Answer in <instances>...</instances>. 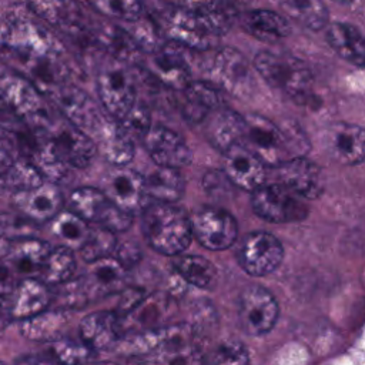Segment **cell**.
Wrapping results in <instances>:
<instances>
[{"instance_id":"b9f144b4","label":"cell","mask_w":365,"mask_h":365,"mask_svg":"<svg viewBox=\"0 0 365 365\" xmlns=\"http://www.w3.org/2000/svg\"><path fill=\"white\" fill-rule=\"evenodd\" d=\"M78 4H84L96 10L97 13L125 20L128 23L138 20L145 14L143 0H76Z\"/></svg>"},{"instance_id":"60d3db41","label":"cell","mask_w":365,"mask_h":365,"mask_svg":"<svg viewBox=\"0 0 365 365\" xmlns=\"http://www.w3.org/2000/svg\"><path fill=\"white\" fill-rule=\"evenodd\" d=\"M51 231L70 248H80L90 232L87 221L73 211H58L53 218Z\"/></svg>"},{"instance_id":"7bdbcfd3","label":"cell","mask_w":365,"mask_h":365,"mask_svg":"<svg viewBox=\"0 0 365 365\" xmlns=\"http://www.w3.org/2000/svg\"><path fill=\"white\" fill-rule=\"evenodd\" d=\"M115 235L113 231L100 227V228H90L88 235L86 237L84 242L80 245L78 251L84 261L93 262L96 259L108 257L113 254L115 247Z\"/></svg>"},{"instance_id":"603a6c76","label":"cell","mask_w":365,"mask_h":365,"mask_svg":"<svg viewBox=\"0 0 365 365\" xmlns=\"http://www.w3.org/2000/svg\"><path fill=\"white\" fill-rule=\"evenodd\" d=\"M328 154L344 165H356L364 161L365 131L352 123H334L325 131Z\"/></svg>"},{"instance_id":"d6986e66","label":"cell","mask_w":365,"mask_h":365,"mask_svg":"<svg viewBox=\"0 0 365 365\" xmlns=\"http://www.w3.org/2000/svg\"><path fill=\"white\" fill-rule=\"evenodd\" d=\"M143 143L157 165L180 170L188 165L192 160V153L184 138L167 127H150Z\"/></svg>"},{"instance_id":"7a4b0ae2","label":"cell","mask_w":365,"mask_h":365,"mask_svg":"<svg viewBox=\"0 0 365 365\" xmlns=\"http://www.w3.org/2000/svg\"><path fill=\"white\" fill-rule=\"evenodd\" d=\"M198 339L190 322H184L134 335L121 345V351L143 355L153 354L155 355L151 359L154 362L192 364L202 361Z\"/></svg>"},{"instance_id":"e575fe53","label":"cell","mask_w":365,"mask_h":365,"mask_svg":"<svg viewBox=\"0 0 365 365\" xmlns=\"http://www.w3.org/2000/svg\"><path fill=\"white\" fill-rule=\"evenodd\" d=\"M147 197L158 202H175L184 195L185 182L177 168L158 165L147 177H144Z\"/></svg>"},{"instance_id":"cb8c5ba5","label":"cell","mask_w":365,"mask_h":365,"mask_svg":"<svg viewBox=\"0 0 365 365\" xmlns=\"http://www.w3.org/2000/svg\"><path fill=\"white\" fill-rule=\"evenodd\" d=\"M91 134L97 137V140H94L97 150H101L103 157L110 164L125 165L133 160L135 141L117 118L101 115Z\"/></svg>"},{"instance_id":"f6af8a7d","label":"cell","mask_w":365,"mask_h":365,"mask_svg":"<svg viewBox=\"0 0 365 365\" xmlns=\"http://www.w3.org/2000/svg\"><path fill=\"white\" fill-rule=\"evenodd\" d=\"M118 121L134 141L143 140L151 127L150 111L147 107L137 103H134V106L121 118H118Z\"/></svg>"},{"instance_id":"2e32d148","label":"cell","mask_w":365,"mask_h":365,"mask_svg":"<svg viewBox=\"0 0 365 365\" xmlns=\"http://www.w3.org/2000/svg\"><path fill=\"white\" fill-rule=\"evenodd\" d=\"M47 134L57 157L67 167L86 168L97 155L96 141L70 121H63L57 125L51 123Z\"/></svg>"},{"instance_id":"7c38bea8","label":"cell","mask_w":365,"mask_h":365,"mask_svg":"<svg viewBox=\"0 0 365 365\" xmlns=\"http://www.w3.org/2000/svg\"><path fill=\"white\" fill-rule=\"evenodd\" d=\"M97 90L103 108L113 118H121L135 103V80L123 61L108 64L100 70Z\"/></svg>"},{"instance_id":"8d00e7d4","label":"cell","mask_w":365,"mask_h":365,"mask_svg":"<svg viewBox=\"0 0 365 365\" xmlns=\"http://www.w3.org/2000/svg\"><path fill=\"white\" fill-rule=\"evenodd\" d=\"M173 268L185 284H191L197 288L212 289L217 284V268L204 257L178 254L173 262Z\"/></svg>"},{"instance_id":"681fc988","label":"cell","mask_w":365,"mask_h":365,"mask_svg":"<svg viewBox=\"0 0 365 365\" xmlns=\"http://www.w3.org/2000/svg\"><path fill=\"white\" fill-rule=\"evenodd\" d=\"M21 281L6 255L0 257V295H9Z\"/></svg>"},{"instance_id":"816d5d0a","label":"cell","mask_w":365,"mask_h":365,"mask_svg":"<svg viewBox=\"0 0 365 365\" xmlns=\"http://www.w3.org/2000/svg\"><path fill=\"white\" fill-rule=\"evenodd\" d=\"M115 252V259L127 269V268H131L134 267L135 264H138L140 258H141V251L138 248V245H135L134 242H123L121 245H117L114 247V251Z\"/></svg>"},{"instance_id":"ac0fdd59","label":"cell","mask_w":365,"mask_h":365,"mask_svg":"<svg viewBox=\"0 0 365 365\" xmlns=\"http://www.w3.org/2000/svg\"><path fill=\"white\" fill-rule=\"evenodd\" d=\"M58 111L76 127L91 133L101 118V113L90 96L81 88L64 83L48 93Z\"/></svg>"},{"instance_id":"7dc6e473","label":"cell","mask_w":365,"mask_h":365,"mask_svg":"<svg viewBox=\"0 0 365 365\" xmlns=\"http://www.w3.org/2000/svg\"><path fill=\"white\" fill-rule=\"evenodd\" d=\"M97 224H100L101 227H104L113 232L125 231L133 224V214L120 208L118 205H115L114 202L110 201L108 205L106 207V210L103 211Z\"/></svg>"},{"instance_id":"e0dca14e","label":"cell","mask_w":365,"mask_h":365,"mask_svg":"<svg viewBox=\"0 0 365 365\" xmlns=\"http://www.w3.org/2000/svg\"><path fill=\"white\" fill-rule=\"evenodd\" d=\"M101 191L106 197L120 208L131 212H140L145 208L147 192L144 187V175L125 165H114L101 180Z\"/></svg>"},{"instance_id":"f5cc1de1","label":"cell","mask_w":365,"mask_h":365,"mask_svg":"<svg viewBox=\"0 0 365 365\" xmlns=\"http://www.w3.org/2000/svg\"><path fill=\"white\" fill-rule=\"evenodd\" d=\"M9 321H11L9 298H6V295H0V329H3Z\"/></svg>"},{"instance_id":"c3c4849f","label":"cell","mask_w":365,"mask_h":365,"mask_svg":"<svg viewBox=\"0 0 365 365\" xmlns=\"http://www.w3.org/2000/svg\"><path fill=\"white\" fill-rule=\"evenodd\" d=\"M194 308H195V309H192V319L194 321L190 322V325L192 327L197 336L201 339L204 332L205 334L211 332V329L215 327L217 314H215L214 307L207 301H201Z\"/></svg>"},{"instance_id":"db71d44e","label":"cell","mask_w":365,"mask_h":365,"mask_svg":"<svg viewBox=\"0 0 365 365\" xmlns=\"http://www.w3.org/2000/svg\"><path fill=\"white\" fill-rule=\"evenodd\" d=\"M232 3H245V1H248V0H231Z\"/></svg>"},{"instance_id":"484cf974","label":"cell","mask_w":365,"mask_h":365,"mask_svg":"<svg viewBox=\"0 0 365 365\" xmlns=\"http://www.w3.org/2000/svg\"><path fill=\"white\" fill-rule=\"evenodd\" d=\"M11 319H24L47 309L51 302V291L37 277L23 278L9 294Z\"/></svg>"},{"instance_id":"277c9868","label":"cell","mask_w":365,"mask_h":365,"mask_svg":"<svg viewBox=\"0 0 365 365\" xmlns=\"http://www.w3.org/2000/svg\"><path fill=\"white\" fill-rule=\"evenodd\" d=\"M254 67L271 87L282 90L292 100L304 103L309 98L314 77L302 60L289 54L259 51L254 57Z\"/></svg>"},{"instance_id":"6da1fadb","label":"cell","mask_w":365,"mask_h":365,"mask_svg":"<svg viewBox=\"0 0 365 365\" xmlns=\"http://www.w3.org/2000/svg\"><path fill=\"white\" fill-rule=\"evenodd\" d=\"M0 56L41 93L67 83L68 66L61 43L41 24L17 17L0 24Z\"/></svg>"},{"instance_id":"9a60e30c","label":"cell","mask_w":365,"mask_h":365,"mask_svg":"<svg viewBox=\"0 0 365 365\" xmlns=\"http://www.w3.org/2000/svg\"><path fill=\"white\" fill-rule=\"evenodd\" d=\"M29 9L41 20L67 34L94 43V27L76 0H27Z\"/></svg>"},{"instance_id":"5bb4252c","label":"cell","mask_w":365,"mask_h":365,"mask_svg":"<svg viewBox=\"0 0 365 365\" xmlns=\"http://www.w3.org/2000/svg\"><path fill=\"white\" fill-rule=\"evenodd\" d=\"M43 178L36 165L19 153L14 138L0 127V194L36 187Z\"/></svg>"},{"instance_id":"11a10c76","label":"cell","mask_w":365,"mask_h":365,"mask_svg":"<svg viewBox=\"0 0 365 365\" xmlns=\"http://www.w3.org/2000/svg\"><path fill=\"white\" fill-rule=\"evenodd\" d=\"M338 1H341V3H349V1H352V0H338Z\"/></svg>"},{"instance_id":"3957f363","label":"cell","mask_w":365,"mask_h":365,"mask_svg":"<svg viewBox=\"0 0 365 365\" xmlns=\"http://www.w3.org/2000/svg\"><path fill=\"white\" fill-rule=\"evenodd\" d=\"M141 232L147 244L164 255L181 254L192 240L190 217L170 202H158L143 210Z\"/></svg>"},{"instance_id":"bcb514c9","label":"cell","mask_w":365,"mask_h":365,"mask_svg":"<svg viewBox=\"0 0 365 365\" xmlns=\"http://www.w3.org/2000/svg\"><path fill=\"white\" fill-rule=\"evenodd\" d=\"M51 355L54 361L67 362V364H78L84 362L90 358V348L84 344H77L71 339H60L53 341Z\"/></svg>"},{"instance_id":"83f0119b","label":"cell","mask_w":365,"mask_h":365,"mask_svg":"<svg viewBox=\"0 0 365 365\" xmlns=\"http://www.w3.org/2000/svg\"><path fill=\"white\" fill-rule=\"evenodd\" d=\"M207 124V138L221 153L228 147L241 143L245 131V117L227 107H217L212 110Z\"/></svg>"},{"instance_id":"836d02e7","label":"cell","mask_w":365,"mask_h":365,"mask_svg":"<svg viewBox=\"0 0 365 365\" xmlns=\"http://www.w3.org/2000/svg\"><path fill=\"white\" fill-rule=\"evenodd\" d=\"M181 6L192 11L215 36H222L237 17L231 0H180Z\"/></svg>"},{"instance_id":"ba28073f","label":"cell","mask_w":365,"mask_h":365,"mask_svg":"<svg viewBox=\"0 0 365 365\" xmlns=\"http://www.w3.org/2000/svg\"><path fill=\"white\" fill-rule=\"evenodd\" d=\"M241 143L265 167H278L292 157L282 127L259 114L245 117V131Z\"/></svg>"},{"instance_id":"7402d4cb","label":"cell","mask_w":365,"mask_h":365,"mask_svg":"<svg viewBox=\"0 0 365 365\" xmlns=\"http://www.w3.org/2000/svg\"><path fill=\"white\" fill-rule=\"evenodd\" d=\"M222 154V171L231 184L251 192L265 181V165L242 143L228 147Z\"/></svg>"},{"instance_id":"ab89813d","label":"cell","mask_w":365,"mask_h":365,"mask_svg":"<svg viewBox=\"0 0 365 365\" xmlns=\"http://www.w3.org/2000/svg\"><path fill=\"white\" fill-rule=\"evenodd\" d=\"M110 200L100 188L80 187L70 194V211L76 212L86 221L98 222L103 211L108 205Z\"/></svg>"},{"instance_id":"4316f807","label":"cell","mask_w":365,"mask_h":365,"mask_svg":"<svg viewBox=\"0 0 365 365\" xmlns=\"http://www.w3.org/2000/svg\"><path fill=\"white\" fill-rule=\"evenodd\" d=\"M86 275L81 277L90 299L120 291L125 284V268L111 255L88 262Z\"/></svg>"},{"instance_id":"5b68a950","label":"cell","mask_w":365,"mask_h":365,"mask_svg":"<svg viewBox=\"0 0 365 365\" xmlns=\"http://www.w3.org/2000/svg\"><path fill=\"white\" fill-rule=\"evenodd\" d=\"M0 97L27 127L48 128L53 123L41 91L11 68H0Z\"/></svg>"},{"instance_id":"44dd1931","label":"cell","mask_w":365,"mask_h":365,"mask_svg":"<svg viewBox=\"0 0 365 365\" xmlns=\"http://www.w3.org/2000/svg\"><path fill=\"white\" fill-rule=\"evenodd\" d=\"M277 168L281 184L304 200H317L324 192L322 171L305 155L291 157Z\"/></svg>"},{"instance_id":"f546056e","label":"cell","mask_w":365,"mask_h":365,"mask_svg":"<svg viewBox=\"0 0 365 365\" xmlns=\"http://www.w3.org/2000/svg\"><path fill=\"white\" fill-rule=\"evenodd\" d=\"M327 41L341 58L356 67H364L365 41L358 27L349 23H332L327 29Z\"/></svg>"},{"instance_id":"8fae6325","label":"cell","mask_w":365,"mask_h":365,"mask_svg":"<svg viewBox=\"0 0 365 365\" xmlns=\"http://www.w3.org/2000/svg\"><path fill=\"white\" fill-rule=\"evenodd\" d=\"M192 238L211 251L230 248L238 238L234 215L218 207H202L190 217Z\"/></svg>"},{"instance_id":"f35d334b","label":"cell","mask_w":365,"mask_h":365,"mask_svg":"<svg viewBox=\"0 0 365 365\" xmlns=\"http://www.w3.org/2000/svg\"><path fill=\"white\" fill-rule=\"evenodd\" d=\"M282 10L288 17L311 30L325 27L329 20L324 0H284Z\"/></svg>"},{"instance_id":"74e56055","label":"cell","mask_w":365,"mask_h":365,"mask_svg":"<svg viewBox=\"0 0 365 365\" xmlns=\"http://www.w3.org/2000/svg\"><path fill=\"white\" fill-rule=\"evenodd\" d=\"M76 271V257L73 248L67 245L50 250L37 275L47 285H60L71 279Z\"/></svg>"},{"instance_id":"f907efd6","label":"cell","mask_w":365,"mask_h":365,"mask_svg":"<svg viewBox=\"0 0 365 365\" xmlns=\"http://www.w3.org/2000/svg\"><path fill=\"white\" fill-rule=\"evenodd\" d=\"M19 235L17 222L9 215L0 214V257L7 254L13 240H16Z\"/></svg>"},{"instance_id":"52a82bcc","label":"cell","mask_w":365,"mask_h":365,"mask_svg":"<svg viewBox=\"0 0 365 365\" xmlns=\"http://www.w3.org/2000/svg\"><path fill=\"white\" fill-rule=\"evenodd\" d=\"M251 205L261 220L274 224L301 221L309 212L305 200L282 184L258 185L251 191Z\"/></svg>"},{"instance_id":"1f68e13d","label":"cell","mask_w":365,"mask_h":365,"mask_svg":"<svg viewBox=\"0 0 365 365\" xmlns=\"http://www.w3.org/2000/svg\"><path fill=\"white\" fill-rule=\"evenodd\" d=\"M50 250L51 247L46 241L37 238H20L17 242H11L6 257L23 279L38 275Z\"/></svg>"},{"instance_id":"f1b7e54d","label":"cell","mask_w":365,"mask_h":365,"mask_svg":"<svg viewBox=\"0 0 365 365\" xmlns=\"http://www.w3.org/2000/svg\"><path fill=\"white\" fill-rule=\"evenodd\" d=\"M182 115L188 123L202 121L221 106V93L211 81H190L182 90Z\"/></svg>"},{"instance_id":"ffe728a7","label":"cell","mask_w":365,"mask_h":365,"mask_svg":"<svg viewBox=\"0 0 365 365\" xmlns=\"http://www.w3.org/2000/svg\"><path fill=\"white\" fill-rule=\"evenodd\" d=\"M187 50L190 48L171 40L170 43H163L151 53V71L160 83L181 91L191 81Z\"/></svg>"},{"instance_id":"9c48e42d","label":"cell","mask_w":365,"mask_h":365,"mask_svg":"<svg viewBox=\"0 0 365 365\" xmlns=\"http://www.w3.org/2000/svg\"><path fill=\"white\" fill-rule=\"evenodd\" d=\"M211 83L237 98H247L254 91V76L248 60L235 48L224 47L215 51L208 66Z\"/></svg>"},{"instance_id":"4fadbf2b","label":"cell","mask_w":365,"mask_h":365,"mask_svg":"<svg viewBox=\"0 0 365 365\" xmlns=\"http://www.w3.org/2000/svg\"><path fill=\"white\" fill-rule=\"evenodd\" d=\"M240 267L252 277H264L275 271L282 258L284 248L279 240L265 231L247 234L237 252Z\"/></svg>"},{"instance_id":"30bf717a","label":"cell","mask_w":365,"mask_h":365,"mask_svg":"<svg viewBox=\"0 0 365 365\" xmlns=\"http://www.w3.org/2000/svg\"><path fill=\"white\" fill-rule=\"evenodd\" d=\"M279 307L275 297L261 285H248L240 294L238 322L251 336L268 334L277 324Z\"/></svg>"},{"instance_id":"ee69618b","label":"cell","mask_w":365,"mask_h":365,"mask_svg":"<svg viewBox=\"0 0 365 365\" xmlns=\"http://www.w3.org/2000/svg\"><path fill=\"white\" fill-rule=\"evenodd\" d=\"M208 362L224 365V364H248L250 362V352L247 346L237 339L224 341L210 354Z\"/></svg>"},{"instance_id":"d6a6232c","label":"cell","mask_w":365,"mask_h":365,"mask_svg":"<svg viewBox=\"0 0 365 365\" xmlns=\"http://www.w3.org/2000/svg\"><path fill=\"white\" fill-rule=\"evenodd\" d=\"M241 24L248 34L267 43L279 41L291 34L288 20L271 10L257 9L245 11L241 16Z\"/></svg>"},{"instance_id":"4dcf8cb0","label":"cell","mask_w":365,"mask_h":365,"mask_svg":"<svg viewBox=\"0 0 365 365\" xmlns=\"http://www.w3.org/2000/svg\"><path fill=\"white\" fill-rule=\"evenodd\" d=\"M118 331V317L111 311L88 314L80 322V338L90 349H103L113 345L117 341Z\"/></svg>"},{"instance_id":"d590c367","label":"cell","mask_w":365,"mask_h":365,"mask_svg":"<svg viewBox=\"0 0 365 365\" xmlns=\"http://www.w3.org/2000/svg\"><path fill=\"white\" fill-rule=\"evenodd\" d=\"M21 321L20 329L27 339L53 342L61 336V332L68 322V315L64 311L44 309Z\"/></svg>"},{"instance_id":"d4e9b609","label":"cell","mask_w":365,"mask_h":365,"mask_svg":"<svg viewBox=\"0 0 365 365\" xmlns=\"http://www.w3.org/2000/svg\"><path fill=\"white\" fill-rule=\"evenodd\" d=\"M14 202L29 220L44 222L60 211L63 197L54 182L43 181L36 187L14 192Z\"/></svg>"},{"instance_id":"8992f818","label":"cell","mask_w":365,"mask_h":365,"mask_svg":"<svg viewBox=\"0 0 365 365\" xmlns=\"http://www.w3.org/2000/svg\"><path fill=\"white\" fill-rule=\"evenodd\" d=\"M160 30H163L170 40L190 48L208 50L214 46L215 36L192 11L180 3L164 1L158 10Z\"/></svg>"}]
</instances>
